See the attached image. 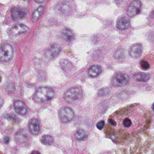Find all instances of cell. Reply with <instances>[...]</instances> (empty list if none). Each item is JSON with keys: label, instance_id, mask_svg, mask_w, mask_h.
<instances>
[{"label": "cell", "instance_id": "cell-6", "mask_svg": "<svg viewBox=\"0 0 154 154\" xmlns=\"http://www.w3.org/2000/svg\"><path fill=\"white\" fill-rule=\"evenodd\" d=\"M141 3L138 1H134L130 4L128 10L127 14L130 17L136 16L140 12Z\"/></svg>", "mask_w": 154, "mask_h": 154}, {"label": "cell", "instance_id": "cell-31", "mask_svg": "<svg viewBox=\"0 0 154 154\" xmlns=\"http://www.w3.org/2000/svg\"><path fill=\"white\" fill-rule=\"evenodd\" d=\"M44 1H35V2H37V3H42V2H44Z\"/></svg>", "mask_w": 154, "mask_h": 154}, {"label": "cell", "instance_id": "cell-18", "mask_svg": "<svg viewBox=\"0 0 154 154\" xmlns=\"http://www.w3.org/2000/svg\"><path fill=\"white\" fill-rule=\"evenodd\" d=\"M62 37L64 40L68 42H71L74 39V35L72 30L69 29H64L62 32Z\"/></svg>", "mask_w": 154, "mask_h": 154}, {"label": "cell", "instance_id": "cell-4", "mask_svg": "<svg viewBox=\"0 0 154 154\" xmlns=\"http://www.w3.org/2000/svg\"><path fill=\"white\" fill-rule=\"evenodd\" d=\"M60 117L61 121L63 123H68L73 119L74 118V112L73 111L68 107L62 108L60 111Z\"/></svg>", "mask_w": 154, "mask_h": 154}, {"label": "cell", "instance_id": "cell-2", "mask_svg": "<svg viewBox=\"0 0 154 154\" xmlns=\"http://www.w3.org/2000/svg\"><path fill=\"white\" fill-rule=\"evenodd\" d=\"M83 96L82 91L79 87H73L65 94V100L66 102L70 103L78 102L82 99Z\"/></svg>", "mask_w": 154, "mask_h": 154}, {"label": "cell", "instance_id": "cell-11", "mask_svg": "<svg viewBox=\"0 0 154 154\" xmlns=\"http://www.w3.org/2000/svg\"><path fill=\"white\" fill-rule=\"evenodd\" d=\"M142 53V47L140 45H136L131 48L129 54L131 57L137 58L140 57Z\"/></svg>", "mask_w": 154, "mask_h": 154}, {"label": "cell", "instance_id": "cell-30", "mask_svg": "<svg viewBox=\"0 0 154 154\" xmlns=\"http://www.w3.org/2000/svg\"><path fill=\"white\" fill-rule=\"evenodd\" d=\"M31 154H41L40 153H39L38 151H33V152H32V153H31Z\"/></svg>", "mask_w": 154, "mask_h": 154}, {"label": "cell", "instance_id": "cell-8", "mask_svg": "<svg viewBox=\"0 0 154 154\" xmlns=\"http://www.w3.org/2000/svg\"><path fill=\"white\" fill-rule=\"evenodd\" d=\"M29 28L27 26L22 24L14 25L11 29L10 33L12 36H17L26 33Z\"/></svg>", "mask_w": 154, "mask_h": 154}, {"label": "cell", "instance_id": "cell-12", "mask_svg": "<svg viewBox=\"0 0 154 154\" xmlns=\"http://www.w3.org/2000/svg\"><path fill=\"white\" fill-rule=\"evenodd\" d=\"M57 11L62 14H67L72 10L71 4L68 2H63L60 3L57 8Z\"/></svg>", "mask_w": 154, "mask_h": 154}, {"label": "cell", "instance_id": "cell-1", "mask_svg": "<svg viewBox=\"0 0 154 154\" xmlns=\"http://www.w3.org/2000/svg\"><path fill=\"white\" fill-rule=\"evenodd\" d=\"M54 93L51 88L41 87L38 88L34 94V100L38 103H43L51 100L54 97Z\"/></svg>", "mask_w": 154, "mask_h": 154}, {"label": "cell", "instance_id": "cell-20", "mask_svg": "<svg viewBox=\"0 0 154 154\" xmlns=\"http://www.w3.org/2000/svg\"><path fill=\"white\" fill-rule=\"evenodd\" d=\"M88 134V132L82 129H80L75 133V137L77 140H85L87 137Z\"/></svg>", "mask_w": 154, "mask_h": 154}, {"label": "cell", "instance_id": "cell-21", "mask_svg": "<svg viewBox=\"0 0 154 154\" xmlns=\"http://www.w3.org/2000/svg\"><path fill=\"white\" fill-rule=\"evenodd\" d=\"M40 141L43 145L49 146L54 143V139L52 136L49 135H43L40 138Z\"/></svg>", "mask_w": 154, "mask_h": 154}, {"label": "cell", "instance_id": "cell-27", "mask_svg": "<svg viewBox=\"0 0 154 154\" xmlns=\"http://www.w3.org/2000/svg\"><path fill=\"white\" fill-rule=\"evenodd\" d=\"M9 141L10 139L8 137H6L4 138V139H3V142H4V144H8Z\"/></svg>", "mask_w": 154, "mask_h": 154}, {"label": "cell", "instance_id": "cell-22", "mask_svg": "<svg viewBox=\"0 0 154 154\" xmlns=\"http://www.w3.org/2000/svg\"><path fill=\"white\" fill-rule=\"evenodd\" d=\"M110 91V89L109 88H102L99 91V95L100 96H104V95H106L108 94Z\"/></svg>", "mask_w": 154, "mask_h": 154}, {"label": "cell", "instance_id": "cell-7", "mask_svg": "<svg viewBox=\"0 0 154 154\" xmlns=\"http://www.w3.org/2000/svg\"><path fill=\"white\" fill-rule=\"evenodd\" d=\"M11 17L15 21H18L22 19L26 14L25 9L20 7H14L11 9Z\"/></svg>", "mask_w": 154, "mask_h": 154}, {"label": "cell", "instance_id": "cell-16", "mask_svg": "<svg viewBox=\"0 0 154 154\" xmlns=\"http://www.w3.org/2000/svg\"><path fill=\"white\" fill-rule=\"evenodd\" d=\"M102 72V68L100 66L94 65L89 68L88 74L91 77H94L98 76Z\"/></svg>", "mask_w": 154, "mask_h": 154}, {"label": "cell", "instance_id": "cell-5", "mask_svg": "<svg viewBox=\"0 0 154 154\" xmlns=\"http://www.w3.org/2000/svg\"><path fill=\"white\" fill-rule=\"evenodd\" d=\"M129 77L127 75L119 73L115 75L112 80V84L113 86L119 87L126 85L128 82Z\"/></svg>", "mask_w": 154, "mask_h": 154}, {"label": "cell", "instance_id": "cell-24", "mask_svg": "<svg viewBox=\"0 0 154 154\" xmlns=\"http://www.w3.org/2000/svg\"><path fill=\"white\" fill-rule=\"evenodd\" d=\"M140 64L141 68L144 70H147L149 68V65L147 61L142 60L140 62Z\"/></svg>", "mask_w": 154, "mask_h": 154}, {"label": "cell", "instance_id": "cell-23", "mask_svg": "<svg viewBox=\"0 0 154 154\" xmlns=\"http://www.w3.org/2000/svg\"><path fill=\"white\" fill-rule=\"evenodd\" d=\"M124 56V52L122 49L118 50L115 54V57L117 59H122Z\"/></svg>", "mask_w": 154, "mask_h": 154}, {"label": "cell", "instance_id": "cell-13", "mask_svg": "<svg viewBox=\"0 0 154 154\" xmlns=\"http://www.w3.org/2000/svg\"><path fill=\"white\" fill-rule=\"evenodd\" d=\"M29 130L30 132L33 135L38 134L40 129L39 122L36 119H32L29 122Z\"/></svg>", "mask_w": 154, "mask_h": 154}, {"label": "cell", "instance_id": "cell-9", "mask_svg": "<svg viewBox=\"0 0 154 154\" xmlns=\"http://www.w3.org/2000/svg\"><path fill=\"white\" fill-rule=\"evenodd\" d=\"M61 51V48L58 45L54 44L51 45L47 50L45 56L48 59H53L57 56Z\"/></svg>", "mask_w": 154, "mask_h": 154}, {"label": "cell", "instance_id": "cell-26", "mask_svg": "<svg viewBox=\"0 0 154 154\" xmlns=\"http://www.w3.org/2000/svg\"><path fill=\"white\" fill-rule=\"evenodd\" d=\"M104 122L103 121H101L98 122L97 124H96V127L98 129L101 130L104 127Z\"/></svg>", "mask_w": 154, "mask_h": 154}, {"label": "cell", "instance_id": "cell-14", "mask_svg": "<svg viewBox=\"0 0 154 154\" xmlns=\"http://www.w3.org/2000/svg\"><path fill=\"white\" fill-rule=\"evenodd\" d=\"M130 21L128 18L123 17L118 20L117 23V27L120 30H124L129 27Z\"/></svg>", "mask_w": 154, "mask_h": 154}, {"label": "cell", "instance_id": "cell-15", "mask_svg": "<svg viewBox=\"0 0 154 154\" xmlns=\"http://www.w3.org/2000/svg\"><path fill=\"white\" fill-rule=\"evenodd\" d=\"M60 63L62 69L66 72H70L73 69V66L72 63L66 59H62Z\"/></svg>", "mask_w": 154, "mask_h": 154}, {"label": "cell", "instance_id": "cell-10", "mask_svg": "<svg viewBox=\"0 0 154 154\" xmlns=\"http://www.w3.org/2000/svg\"><path fill=\"white\" fill-rule=\"evenodd\" d=\"M15 111L20 115H24L27 112V109L24 102L20 100L15 102L14 105Z\"/></svg>", "mask_w": 154, "mask_h": 154}, {"label": "cell", "instance_id": "cell-25", "mask_svg": "<svg viewBox=\"0 0 154 154\" xmlns=\"http://www.w3.org/2000/svg\"><path fill=\"white\" fill-rule=\"evenodd\" d=\"M122 123H123V125H124L125 127H126V128H129V127L131 126V121L130 119L126 118V119H125L123 120V122H122Z\"/></svg>", "mask_w": 154, "mask_h": 154}, {"label": "cell", "instance_id": "cell-28", "mask_svg": "<svg viewBox=\"0 0 154 154\" xmlns=\"http://www.w3.org/2000/svg\"><path fill=\"white\" fill-rule=\"evenodd\" d=\"M4 102L3 99L1 97H0V108H1L2 106H3Z\"/></svg>", "mask_w": 154, "mask_h": 154}, {"label": "cell", "instance_id": "cell-17", "mask_svg": "<svg viewBox=\"0 0 154 154\" xmlns=\"http://www.w3.org/2000/svg\"><path fill=\"white\" fill-rule=\"evenodd\" d=\"M150 78V75L143 73H138L134 75L133 79L137 82H146Z\"/></svg>", "mask_w": 154, "mask_h": 154}, {"label": "cell", "instance_id": "cell-29", "mask_svg": "<svg viewBox=\"0 0 154 154\" xmlns=\"http://www.w3.org/2000/svg\"><path fill=\"white\" fill-rule=\"evenodd\" d=\"M109 122L112 125H114V124H115V125L116 124V123H115V122L112 119L109 120Z\"/></svg>", "mask_w": 154, "mask_h": 154}, {"label": "cell", "instance_id": "cell-19", "mask_svg": "<svg viewBox=\"0 0 154 154\" xmlns=\"http://www.w3.org/2000/svg\"><path fill=\"white\" fill-rule=\"evenodd\" d=\"M44 11V8L43 6H39L32 14V20L33 22H37L39 19Z\"/></svg>", "mask_w": 154, "mask_h": 154}, {"label": "cell", "instance_id": "cell-3", "mask_svg": "<svg viewBox=\"0 0 154 154\" xmlns=\"http://www.w3.org/2000/svg\"><path fill=\"white\" fill-rule=\"evenodd\" d=\"M13 48L9 44H4L0 46V62H8L13 56Z\"/></svg>", "mask_w": 154, "mask_h": 154}]
</instances>
